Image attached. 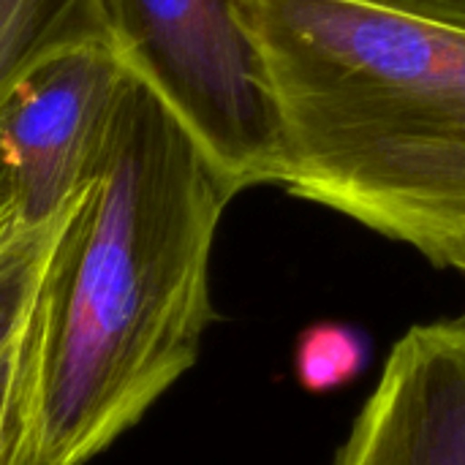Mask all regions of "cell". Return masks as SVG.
Segmentation results:
<instances>
[{
	"mask_svg": "<svg viewBox=\"0 0 465 465\" xmlns=\"http://www.w3.org/2000/svg\"><path fill=\"white\" fill-rule=\"evenodd\" d=\"M237 196L169 106L128 74L41 289L38 436L87 465L199 360L210 256Z\"/></svg>",
	"mask_w": 465,
	"mask_h": 465,
	"instance_id": "6da1fadb",
	"label": "cell"
},
{
	"mask_svg": "<svg viewBox=\"0 0 465 465\" xmlns=\"http://www.w3.org/2000/svg\"><path fill=\"white\" fill-rule=\"evenodd\" d=\"M281 185L452 267L465 248V30L346 0H237Z\"/></svg>",
	"mask_w": 465,
	"mask_h": 465,
	"instance_id": "7a4b0ae2",
	"label": "cell"
},
{
	"mask_svg": "<svg viewBox=\"0 0 465 465\" xmlns=\"http://www.w3.org/2000/svg\"><path fill=\"white\" fill-rule=\"evenodd\" d=\"M109 46L193 134L234 191L281 185V125L237 0H98Z\"/></svg>",
	"mask_w": 465,
	"mask_h": 465,
	"instance_id": "3957f363",
	"label": "cell"
},
{
	"mask_svg": "<svg viewBox=\"0 0 465 465\" xmlns=\"http://www.w3.org/2000/svg\"><path fill=\"white\" fill-rule=\"evenodd\" d=\"M128 71L109 41L60 49L0 101V161L25 223L57 218L101 158Z\"/></svg>",
	"mask_w": 465,
	"mask_h": 465,
	"instance_id": "277c9868",
	"label": "cell"
},
{
	"mask_svg": "<svg viewBox=\"0 0 465 465\" xmlns=\"http://www.w3.org/2000/svg\"><path fill=\"white\" fill-rule=\"evenodd\" d=\"M332 465H465V322L395 343Z\"/></svg>",
	"mask_w": 465,
	"mask_h": 465,
	"instance_id": "5b68a950",
	"label": "cell"
},
{
	"mask_svg": "<svg viewBox=\"0 0 465 465\" xmlns=\"http://www.w3.org/2000/svg\"><path fill=\"white\" fill-rule=\"evenodd\" d=\"M106 41L98 0H0V101L49 54Z\"/></svg>",
	"mask_w": 465,
	"mask_h": 465,
	"instance_id": "8992f818",
	"label": "cell"
},
{
	"mask_svg": "<svg viewBox=\"0 0 465 465\" xmlns=\"http://www.w3.org/2000/svg\"><path fill=\"white\" fill-rule=\"evenodd\" d=\"M41 294L16 338L0 351V465H49L38 436Z\"/></svg>",
	"mask_w": 465,
	"mask_h": 465,
	"instance_id": "52a82bcc",
	"label": "cell"
},
{
	"mask_svg": "<svg viewBox=\"0 0 465 465\" xmlns=\"http://www.w3.org/2000/svg\"><path fill=\"white\" fill-rule=\"evenodd\" d=\"M76 202V199H74ZM74 202L49 223L27 229L0 256V351L27 324L57 253Z\"/></svg>",
	"mask_w": 465,
	"mask_h": 465,
	"instance_id": "ba28073f",
	"label": "cell"
},
{
	"mask_svg": "<svg viewBox=\"0 0 465 465\" xmlns=\"http://www.w3.org/2000/svg\"><path fill=\"white\" fill-rule=\"evenodd\" d=\"M368 338L341 322H319L302 330L294 346V373L308 392H332L351 384L368 365Z\"/></svg>",
	"mask_w": 465,
	"mask_h": 465,
	"instance_id": "9c48e42d",
	"label": "cell"
},
{
	"mask_svg": "<svg viewBox=\"0 0 465 465\" xmlns=\"http://www.w3.org/2000/svg\"><path fill=\"white\" fill-rule=\"evenodd\" d=\"M390 14H403L414 19H428L436 25H450L465 30V0H346Z\"/></svg>",
	"mask_w": 465,
	"mask_h": 465,
	"instance_id": "30bf717a",
	"label": "cell"
},
{
	"mask_svg": "<svg viewBox=\"0 0 465 465\" xmlns=\"http://www.w3.org/2000/svg\"><path fill=\"white\" fill-rule=\"evenodd\" d=\"M30 226L22 218V207L11 183V174L5 169V163L0 161V256L27 232ZM35 229V226H33Z\"/></svg>",
	"mask_w": 465,
	"mask_h": 465,
	"instance_id": "8fae6325",
	"label": "cell"
},
{
	"mask_svg": "<svg viewBox=\"0 0 465 465\" xmlns=\"http://www.w3.org/2000/svg\"><path fill=\"white\" fill-rule=\"evenodd\" d=\"M452 267H455V270H463V272H465V248L460 251V253H458V256H455Z\"/></svg>",
	"mask_w": 465,
	"mask_h": 465,
	"instance_id": "7c38bea8",
	"label": "cell"
}]
</instances>
